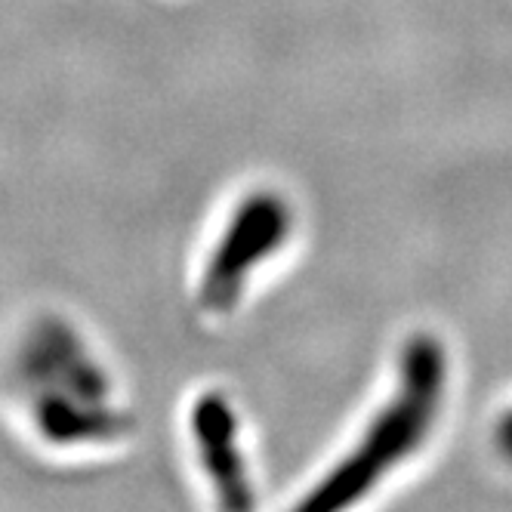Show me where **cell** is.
Segmentation results:
<instances>
[{"instance_id":"obj_1","label":"cell","mask_w":512,"mask_h":512,"mask_svg":"<svg viewBox=\"0 0 512 512\" xmlns=\"http://www.w3.org/2000/svg\"><path fill=\"white\" fill-rule=\"evenodd\" d=\"M448 383L451 364L445 343L429 331L411 334L398 346L386 398L364 420L352 448L337 457V466L321 475L300 506H352L405 469L435 435L448 401Z\"/></svg>"},{"instance_id":"obj_3","label":"cell","mask_w":512,"mask_h":512,"mask_svg":"<svg viewBox=\"0 0 512 512\" xmlns=\"http://www.w3.org/2000/svg\"><path fill=\"white\" fill-rule=\"evenodd\" d=\"M294 235V207L275 189L235 201L216 229L195 278V306L204 318H226L247 297L253 278L269 269Z\"/></svg>"},{"instance_id":"obj_2","label":"cell","mask_w":512,"mask_h":512,"mask_svg":"<svg viewBox=\"0 0 512 512\" xmlns=\"http://www.w3.org/2000/svg\"><path fill=\"white\" fill-rule=\"evenodd\" d=\"M19 371L34 432L44 445L75 454L112 448L133 432L136 417L118 395L112 371L68 321H41L25 337Z\"/></svg>"},{"instance_id":"obj_4","label":"cell","mask_w":512,"mask_h":512,"mask_svg":"<svg viewBox=\"0 0 512 512\" xmlns=\"http://www.w3.org/2000/svg\"><path fill=\"white\" fill-rule=\"evenodd\" d=\"M189 432L198 466L223 506H253V479L244 451L241 417L223 392H201L189 411Z\"/></svg>"},{"instance_id":"obj_5","label":"cell","mask_w":512,"mask_h":512,"mask_svg":"<svg viewBox=\"0 0 512 512\" xmlns=\"http://www.w3.org/2000/svg\"><path fill=\"white\" fill-rule=\"evenodd\" d=\"M494 442H497L500 454L506 460H512V411L497 420V426H494Z\"/></svg>"}]
</instances>
